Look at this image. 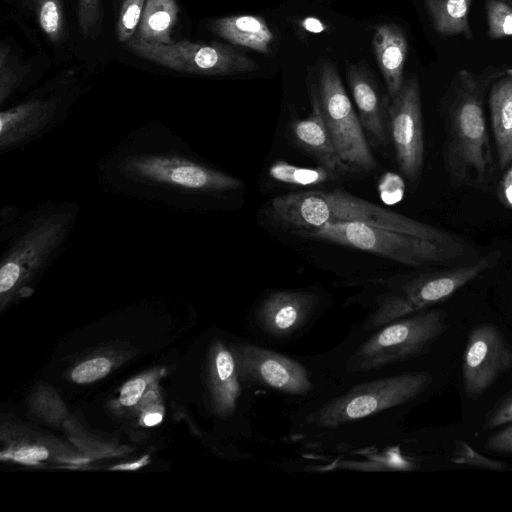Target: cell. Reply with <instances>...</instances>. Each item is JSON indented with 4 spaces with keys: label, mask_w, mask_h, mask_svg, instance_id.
<instances>
[{
    "label": "cell",
    "mask_w": 512,
    "mask_h": 512,
    "mask_svg": "<svg viewBox=\"0 0 512 512\" xmlns=\"http://www.w3.org/2000/svg\"><path fill=\"white\" fill-rule=\"evenodd\" d=\"M432 383L425 370L400 369L288 407L284 442L321 454L368 455L392 445L404 411Z\"/></svg>",
    "instance_id": "obj_1"
},
{
    "label": "cell",
    "mask_w": 512,
    "mask_h": 512,
    "mask_svg": "<svg viewBox=\"0 0 512 512\" xmlns=\"http://www.w3.org/2000/svg\"><path fill=\"white\" fill-rule=\"evenodd\" d=\"M446 329L444 313L425 309L369 331L349 330L331 349L309 355L339 387L404 369Z\"/></svg>",
    "instance_id": "obj_2"
},
{
    "label": "cell",
    "mask_w": 512,
    "mask_h": 512,
    "mask_svg": "<svg viewBox=\"0 0 512 512\" xmlns=\"http://www.w3.org/2000/svg\"><path fill=\"white\" fill-rule=\"evenodd\" d=\"M504 70L494 66L481 72L460 69L442 98L441 114L446 129L444 168L454 188L481 185L493 173L484 101L491 84Z\"/></svg>",
    "instance_id": "obj_3"
},
{
    "label": "cell",
    "mask_w": 512,
    "mask_h": 512,
    "mask_svg": "<svg viewBox=\"0 0 512 512\" xmlns=\"http://www.w3.org/2000/svg\"><path fill=\"white\" fill-rule=\"evenodd\" d=\"M271 218L303 236L326 223L359 222L439 242L463 239L435 226L357 197L342 189L288 193L271 199Z\"/></svg>",
    "instance_id": "obj_4"
},
{
    "label": "cell",
    "mask_w": 512,
    "mask_h": 512,
    "mask_svg": "<svg viewBox=\"0 0 512 512\" xmlns=\"http://www.w3.org/2000/svg\"><path fill=\"white\" fill-rule=\"evenodd\" d=\"M238 374L249 388L274 394L294 407L323 397L339 386L311 360L274 350L250 338L231 341Z\"/></svg>",
    "instance_id": "obj_5"
},
{
    "label": "cell",
    "mask_w": 512,
    "mask_h": 512,
    "mask_svg": "<svg viewBox=\"0 0 512 512\" xmlns=\"http://www.w3.org/2000/svg\"><path fill=\"white\" fill-rule=\"evenodd\" d=\"M490 266L489 258L448 270L424 272L404 280L392 279L374 283L369 293L358 297L355 304L368 309L366 316L352 326L353 331H369L396 319L429 309L464 285L477 278Z\"/></svg>",
    "instance_id": "obj_6"
},
{
    "label": "cell",
    "mask_w": 512,
    "mask_h": 512,
    "mask_svg": "<svg viewBox=\"0 0 512 512\" xmlns=\"http://www.w3.org/2000/svg\"><path fill=\"white\" fill-rule=\"evenodd\" d=\"M303 236L358 249L417 268L454 262L463 258L468 251L464 240L439 242L359 222L326 223Z\"/></svg>",
    "instance_id": "obj_7"
},
{
    "label": "cell",
    "mask_w": 512,
    "mask_h": 512,
    "mask_svg": "<svg viewBox=\"0 0 512 512\" xmlns=\"http://www.w3.org/2000/svg\"><path fill=\"white\" fill-rule=\"evenodd\" d=\"M332 305L331 296L317 287L270 290L248 310L245 329L260 344L287 345L305 336Z\"/></svg>",
    "instance_id": "obj_8"
},
{
    "label": "cell",
    "mask_w": 512,
    "mask_h": 512,
    "mask_svg": "<svg viewBox=\"0 0 512 512\" xmlns=\"http://www.w3.org/2000/svg\"><path fill=\"white\" fill-rule=\"evenodd\" d=\"M318 100L341 160L353 173L371 172L377 164L358 114L335 66L324 62L319 70Z\"/></svg>",
    "instance_id": "obj_9"
},
{
    "label": "cell",
    "mask_w": 512,
    "mask_h": 512,
    "mask_svg": "<svg viewBox=\"0 0 512 512\" xmlns=\"http://www.w3.org/2000/svg\"><path fill=\"white\" fill-rule=\"evenodd\" d=\"M127 48L161 66L192 74L233 75L258 69L254 60L220 43L182 40L173 44H151L133 38L127 42Z\"/></svg>",
    "instance_id": "obj_10"
},
{
    "label": "cell",
    "mask_w": 512,
    "mask_h": 512,
    "mask_svg": "<svg viewBox=\"0 0 512 512\" xmlns=\"http://www.w3.org/2000/svg\"><path fill=\"white\" fill-rule=\"evenodd\" d=\"M388 128L398 167L412 183L416 182L424 164V136L420 87L417 77L404 81L388 108Z\"/></svg>",
    "instance_id": "obj_11"
},
{
    "label": "cell",
    "mask_w": 512,
    "mask_h": 512,
    "mask_svg": "<svg viewBox=\"0 0 512 512\" xmlns=\"http://www.w3.org/2000/svg\"><path fill=\"white\" fill-rule=\"evenodd\" d=\"M125 171L141 179L203 192L241 188L240 179L176 156H141L128 161Z\"/></svg>",
    "instance_id": "obj_12"
},
{
    "label": "cell",
    "mask_w": 512,
    "mask_h": 512,
    "mask_svg": "<svg viewBox=\"0 0 512 512\" xmlns=\"http://www.w3.org/2000/svg\"><path fill=\"white\" fill-rule=\"evenodd\" d=\"M512 366V349L492 325L476 327L469 335L463 356V387L469 396L483 393Z\"/></svg>",
    "instance_id": "obj_13"
},
{
    "label": "cell",
    "mask_w": 512,
    "mask_h": 512,
    "mask_svg": "<svg viewBox=\"0 0 512 512\" xmlns=\"http://www.w3.org/2000/svg\"><path fill=\"white\" fill-rule=\"evenodd\" d=\"M63 220H46L31 230L8 255L0 270V292L11 290L26 273L38 267L62 236Z\"/></svg>",
    "instance_id": "obj_14"
},
{
    "label": "cell",
    "mask_w": 512,
    "mask_h": 512,
    "mask_svg": "<svg viewBox=\"0 0 512 512\" xmlns=\"http://www.w3.org/2000/svg\"><path fill=\"white\" fill-rule=\"evenodd\" d=\"M346 75L366 137L374 146H384L389 134L390 98L381 95L375 80L365 66L350 63L347 65Z\"/></svg>",
    "instance_id": "obj_15"
},
{
    "label": "cell",
    "mask_w": 512,
    "mask_h": 512,
    "mask_svg": "<svg viewBox=\"0 0 512 512\" xmlns=\"http://www.w3.org/2000/svg\"><path fill=\"white\" fill-rule=\"evenodd\" d=\"M311 108L308 117L294 119L290 123V133L294 143L313 157L319 166L334 171L341 176L351 173V169L345 165L337 153L315 91H312L311 94Z\"/></svg>",
    "instance_id": "obj_16"
},
{
    "label": "cell",
    "mask_w": 512,
    "mask_h": 512,
    "mask_svg": "<svg viewBox=\"0 0 512 512\" xmlns=\"http://www.w3.org/2000/svg\"><path fill=\"white\" fill-rule=\"evenodd\" d=\"M488 106L497 164L504 170L512 164V68H505L490 86Z\"/></svg>",
    "instance_id": "obj_17"
},
{
    "label": "cell",
    "mask_w": 512,
    "mask_h": 512,
    "mask_svg": "<svg viewBox=\"0 0 512 512\" xmlns=\"http://www.w3.org/2000/svg\"><path fill=\"white\" fill-rule=\"evenodd\" d=\"M372 46L388 90V96L392 99L399 93L405 81L407 38L401 27L394 23H386L375 29Z\"/></svg>",
    "instance_id": "obj_18"
},
{
    "label": "cell",
    "mask_w": 512,
    "mask_h": 512,
    "mask_svg": "<svg viewBox=\"0 0 512 512\" xmlns=\"http://www.w3.org/2000/svg\"><path fill=\"white\" fill-rule=\"evenodd\" d=\"M211 30L228 42L268 54L274 34L267 22L256 15H234L215 19Z\"/></svg>",
    "instance_id": "obj_19"
},
{
    "label": "cell",
    "mask_w": 512,
    "mask_h": 512,
    "mask_svg": "<svg viewBox=\"0 0 512 512\" xmlns=\"http://www.w3.org/2000/svg\"><path fill=\"white\" fill-rule=\"evenodd\" d=\"M178 11L175 0H146L134 39L151 44H173L171 33Z\"/></svg>",
    "instance_id": "obj_20"
},
{
    "label": "cell",
    "mask_w": 512,
    "mask_h": 512,
    "mask_svg": "<svg viewBox=\"0 0 512 512\" xmlns=\"http://www.w3.org/2000/svg\"><path fill=\"white\" fill-rule=\"evenodd\" d=\"M473 0H424L426 11L435 31L443 36L463 35L473 38L469 11Z\"/></svg>",
    "instance_id": "obj_21"
},
{
    "label": "cell",
    "mask_w": 512,
    "mask_h": 512,
    "mask_svg": "<svg viewBox=\"0 0 512 512\" xmlns=\"http://www.w3.org/2000/svg\"><path fill=\"white\" fill-rule=\"evenodd\" d=\"M269 176L280 183L297 187H315L336 181L342 176L325 167H299L286 161L277 160L268 169Z\"/></svg>",
    "instance_id": "obj_22"
},
{
    "label": "cell",
    "mask_w": 512,
    "mask_h": 512,
    "mask_svg": "<svg viewBox=\"0 0 512 512\" xmlns=\"http://www.w3.org/2000/svg\"><path fill=\"white\" fill-rule=\"evenodd\" d=\"M43 104L41 102H30L17 106L1 113V145L13 143L16 132L23 131L31 124L37 123V119L43 113Z\"/></svg>",
    "instance_id": "obj_23"
},
{
    "label": "cell",
    "mask_w": 512,
    "mask_h": 512,
    "mask_svg": "<svg viewBox=\"0 0 512 512\" xmlns=\"http://www.w3.org/2000/svg\"><path fill=\"white\" fill-rule=\"evenodd\" d=\"M488 35L491 39L512 36V7L502 0H487Z\"/></svg>",
    "instance_id": "obj_24"
},
{
    "label": "cell",
    "mask_w": 512,
    "mask_h": 512,
    "mask_svg": "<svg viewBox=\"0 0 512 512\" xmlns=\"http://www.w3.org/2000/svg\"><path fill=\"white\" fill-rule=\"evenodd\" d=\"M36 5L41 28L52 41H58L63 31L60 0H36Z\"/></svg>",
    "instance_id": "obj_25"
},
{
    "label": "cell",
    "mask_w": 512,
    "mask_h": 512,
    "mask_svg": "<svg viewBox=\"0 0 512 512\" xmlns=\"http://www.w3.org/2000/svg\"><path fill=\"white\" fill-rule=\"evenodd\" d=\"M145 0H124L117 22V35L120 42H129L139 25Z\"/></svg>",
    "instance_id": "obj_26"
},
{
    "label": "cell",
    "mask_w": 512,
    "mask_h": 512,
    "mask_svg": "<svg viewBox=\"0 0 512 512\" xmlns=\"http://www.w3.org/2000/svg\"><path fill=\"white\" fill-rule=\"evenodd\" d=\"M451 461L458 465H468L489 470H505L506 464L486 457L476 452L471 446L464 442H459L453 452Z\"/></svg>",
    "instance_id": "obj_27"
},
{
    "label": "cell",
    "mask_w": 512,
    "mask_h": 512,
    "mask_svg": "<svg viewBox=\"0 0 512 512\" xmlns=\"http://www.w3.org/2000/svg\"><path fill=\"white\" fill-rule=\"evenodd\" d=\"M101 0H79L78 23L83 35L91 36L100 29Z\"/></svg>",
    "instance_id": "obj_28"
},
{
    "label": "cell",
    "mask_w": 512,
    "mask_h": 512,
    "mask_svg": "<svg viewBox=\"0 0 512 512\" xmlns=\"http://www.w3.org/2000/svg\"><path fill=\"white\" fill-rule=\"evenodd\" d=\"M110 362L106 358L87 360L72 372V379L77 383H90L108 374Z\"/></svg>",
    "instance_id": "obj_29"
},
{
    "label": "cell",
    "mask_w": 512,
    "mask_h": 512,
    "mask_svg": "<svg viewBox=\"0 0 512 512\" xmlns=\"http://www.w3.org/2000/svg\"><path fill=\"white\" fill-rule=\"evenodd\" d=\"M2 454L7 455L4 458H13L24 464H37L38 461L44 460L48 457V452L44 447L36 446L21 448L13 454L10 452Z\"/></svg>",
    "instance_id": "obj_30"
},
{
    "label": "cell",
    "mask_w": 512,
    "mask_h": 512,
    "mask_svg": "<svg viewBox=\"0 0 512 512\" xmlns=\"http://www.w3.org/2000/svg\"><path fill=\"white\" fill-rule=\"evenodd\" d=\"M146 387L143 379L137 378L127 382L120 393V402L125 406H132L138 402Z\"/></svg>",
    "instance_id": "obj_31"
},
{
    "label": "cell",
    "mask_w": 512,
    "mask_h": 512,
    "mask_svg": "<svg viewBox=\"0 0 512 512\" xmlns=\"http://www.w3.org/2000/svg\"><path fill=\"white\" fill-rule=\"evenodd\" d=\"M486 446L495 452H512V425L492 435Z\"/></svg>",
    "instance_id": "obj_32"
},
{
    "label": "cell",
    "mask_w": 512,
    "mask_h": 512,
    "mask_svg": "<svg viewBox=\"0 0 512 512\" xmlns=\"http://www.w3.org/2000/svg\"><path fill=\"white\" fill-rule=\"evenodd\" d=\"M512 422V398L503 403L490 416L486 428H494Z\"/></svg>",
    "instance_id": "obj_33"
},
{
    "label": "cell",
    "mask_w": 512,
    "mask_h": 512,
    "mask_svg": "<svg viewBox=\"0 0 512 512\" xmlns=\"http://www.w3.org/2000/svg\"><path fill=\"white\" fill-rule=\"evenodd\" d=\"M499 197L506 207L512 209V164L508 166L501 179Z\"/></svg>",
    "instance_id": "obj_34"
},
{
    "label": "cell",
    "mask_w": 512,
    "mask_h": 512,
    "mask_svg": "<svg viewBox=\"0 0 512 512\" xmlns=\"http://www.w3.org/2000/svg\"><path fill=\"white\" fill-rule=\"evenodd\" d=\"M300 24L305 30L312 33H319L325 29L323 23L313 17L305 18Z\"/></svg>",
    "instance_id": "obj_35"
},
{
    "label": "cell",
    "mask_w": 512,
    "mask_h": 512,
    "mask_svg": "<svg viewBox=\"0 0 512 512\" xmlns=\"http://www.w3.org/2000/svg\"><path fill=\"white\" fill-rule=\"evenodd\" d=\"M148 456H144L142 459H140L137 462L129 463V464H123L113 467L114 470L120 469V470H136L140 468L141 466L145 465L147 463Z\"/></svg>",
    "instance_id": "obj_36"
},
{
    "label": "cell",
    "mask_w": 512,
    "mask_h": 512,
    "mask_svg": "<svg viewBox=\"0 0 512 512\" xmlns=\"http://www.w3.org/2000/svg\"><path fill=\"white\" fill-rule=\"evenodd\" d=\"M161 421H162V414L157 413V412L147 414L143 418V422L146 426H154V425H157L158 423H160Z\"/></svg>",
    "instance_id": "obj_37"
}]
</instances>
